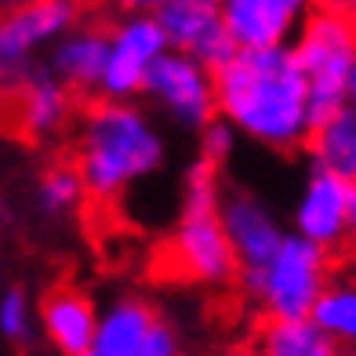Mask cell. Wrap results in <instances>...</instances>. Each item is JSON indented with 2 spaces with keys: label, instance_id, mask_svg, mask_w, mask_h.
<instances>
[{
  "label": "cell",
  "instance_id": "603a6c76",
  "mask_svg": "<svg viewBox=\"0 0 356 356\" xmlns=\"http://www.w3.org/2000/svg\"><path fill=\"white\" fill-rule=\"evenodd\" d=\"M142 356H186V349H182V334H178V327H175L171 320L160 323L156 338L149 342V349H145Z\"/></svg>",
  "mask_w": 356,
  "mask_h": 356
},
{
  "label": "cell",
  "instance_id": "f546056e",
  "mask_svg": "<svg viewBox=\"0 0 356 356\" xmlns=\"http://www.w3.org/2000/svg\"><path fill=\"white\" fill-rule=\"evenodd\" d=\"M0 291H4V258H0Z\"/></svg>",
  "mask_w": 356,
  "mask_h": 356
},
{
  "label": "cell",
  "instance_id": "4316f807",
  "mask_svg": "<svg viewBox=\"0 0 356 356\" xmlns=\"http://www.w3.org/2000/svg\"><path fill=\"white\" fill-rule=\"evenodd\" d=\"M346 106H349V109H356V66H353V73H349V88H346Z\"/></svg>",
  "mask_w": 356,
  "mask_h": 356
},
{
  "label": "cell",
  "instance_id": "d6986e66",
  "mask_svg": "<svg viewBox=\"0 0 356 356\" xmlns=\"http://www.w3.org/2000/svg\"><path fill=\"white\" fill-rule=\"evenodd\" d=\"M251 346L262 356H338L316 323L305 320H262L251 338Z\"/></svg>",
  "mask_w": 356,
  "mask_h": 356
},
{
  "label": "cell",
  "instance_id": "8fae6325",
  "mask_svg": "<svg viewBox=\"0 0 356 356\" xmlns=\"http://www.w3.org/2000/svg\"><path fill=\"white\" fill-rule=\"evenodd\" d=\"M323 0H222L225 26L236 47H291Z\"/></svg>",
  "mask_w": 356,
  "mask_h": 356
},
{
  "label": "cell",
  "instance_id": "d6a6232c",
  "mask_svg": "<svg viewBox=\"0 0 356 356\" xmlns=\"http://www.w3.org/2000/svg\"><path fill=\"white\" fill-rule=\"evenodd\" d=\"M353 251H356V248H353Z\"/></svg>",
  "mask_w": 356,
  "mask_h": 356
},
{
  "label": "cell",
  "instance_id": "5bb4252c",
  "mask_svg": "<svg viewBox=\"0 0 356 356\" xmlns=\"http://www.w3.org/2000/svg\"><path fill=\"white\" fill-rule=\"evenodd\" d=\"M156 19L168 33L171 51L193 55V58L207 62L211 70H218L236 51L229 26H225L222 0H168L156 11Z\"/></svg>",
  "mask_w": 356,
  "mask_h": 356
},
{
  "label": "cell",
  "instance_id": "8992f818",
  "mask_svg": "<svg viewBox=\"0 0 356 356\" xmlns=\"http://www.w3.org/2000/svg\"><path fill=\"white\" fill-rule=\"evenodd\" d=\"M291 51H295L298 66L305 73V84H309L316 124L323 117H331V113L346 109L349 73L356 66V22L320 8L295 37Z\"/></svg>",
  "mask_w": 356,
  "mask_h": 356
},
{
  "label": "cell",
  "instance_id": "52a82bcc",
  "mask_svg": "<svg viewBox=\"0 0 356 356\" xmlns=\"http://www.w3.org/2000/svg\"><path fill=\"white\" fill-rule=\"evenodd\" d=\"M142 102L175 131L200 135L204 127H211L218 120L215 70L193 55L168 51L153 66L149 80H145Z\"/></svg>",
  "mask_w": 356,
  "mask_h": 356
},
{
  "label": "cell",
  "instance_id": "ba28073f",
  "mask_svg": "<svg viewBox=\"0 0 356 356\" xmlns=\"http://www.w3.org/2000/svg\"><path fill=\"white\" fill-rule=\"evenodd\" d=\"M287 229L331 254L356 248V178L309 164L291 200Z\"/></svg>",
  "mask_w": 356,
  "mask_h": 356
},
{
  "label": "cell",
  "instance_id": "e0dca14e",
  "mask_svg": "<svg viewBox=\"0 0 356 356\" xmlns=\"http://www.w3.org/2000/svg\"><path fill=\"white\" fill-rule=\"evenodd\" d=\"M309 320L327 334V342L338 353L356 356V269L353 266L338 269L331 277V284L320 295Z\"/></svg>",
  "mask_w": 356,
  "mask_h": 356
},
{
  "label": "cell",
  "instance_id": "d4e9b609",
  "mask_svg": "<svg viewBox=\"0 0 356 356\" xmlns=\"http://www.w3.org/2000/svg\"><path fill=\"white\" fill-rule=\"evenodd\" d=\"M323 8L342 15V19H349V22H356V0H323Z\"/></svg>",
  "mask_w": 356,
  "mask_h": 356
},
{
  "label": "cell",
  "instance_id": "3957f363",
  "mask_svg": "<svg viewBox=\"0 0 356 356\" xmlns=\"http://www.w3.org/2000/svg\"><path fill=\"white\" fill-rule=\"evenodd\" d=\"M225 178L222 168L193 160L178 178V211L168 236V258L175 273L193 287L222 291L240 280V262L222 225Z\"/></svg>",
  "mask_w": 356,
  "mask_h": 356
},
{
  "label": "cell",
  "instance_id": "9a60e30c",
  "mask_svg": "<svg viewBox=\"0 0 356 356\" xmlns=\"http://www.w3.org/2000/svg\"><path fill=\"white\" fill-rule=\"evenodd\" d=\"M164 320L168 316L156 309L153 298L138 295V291H117L102 302L95 356H142Z\"/></svg>",
  "mask_w": 356,
  "mask_h": 356
},
{
  "label": "cell",
  "instance_id": "30bf717a",
  "mask_svg": "<svg viewBox=\"0 0 356 356\" xmlns=\"http://www.w3.org/2000/svg\"><path fill=\"white\" fill-rule=\"evenodd\" d=\"M222 225L240 262V273H254L258 266H266L291 236L287 222L277 215V207L248 186H225Z\"/></svg>",
  "mask_w": 356,
  "mask_h": 356
},
{
  "label": "cell",
  "instance_id": "9c48e42d",
  "mask_svg": "<svg viewBox=\"0 0 356 356\" xmlns=\"http://www.w3.org/2000/svg\"><path fill=\"white\" fill-rule=\"evenodd\" d=\"M171 51L168 33L156 15H135L124 11L109 26V58H106V76L99 99L113 102H142L145 80L153 66Z\"/></svg>",
  "mask_w": 356,
  "mask_h": 356
},
{
  "label": "cell",
  "instance_id": "44dd1931",
  "mask_svg": "<svg viewBox=\"0 0 356 356\" xmlns=\"http://www.w3.org/2000/svg\"><path fill=\"white\" fill-rule=\"evenodd\" d=\"M40 342V305L22 284H4L0 291V346L29 349Z\"/></svg>",
  "mask_w": 356,
  "mask_h": 356
},
{
  "label": "cell",
  "instance_id": "83f0119b",
  "mask_svg": "<svg viewBox=\"0 0 356 356\" xmlns=\"http://www.w3.org/2000/svg\"><path fill=\"white\" fill-rule=\"evenodd\" d=\"M0 222H11V200L4 189H0Z\"/></svg>",
  "mask_w": 356,
  "mask_h": 356
},
{
  "label": "cell",
  "instance_id": "f1b7e54d",
  "mask_svg": "<svg viewBox=\"0 0 356 356\" xmlns=\"http://www.w3.org/2000/svg\"><path fill=\"white\" fill-rule=\"evenodd\" d=\"M26 0H0V15H8V11H15V8H22Z\"/></svg>",
  "mask_w": 356,
  "mask_h": 356
},
{
  "label": "cell",
  "instance_id": "277c9868",
  "mask_svg": "<svg viewBox=\"0 0 356 356\" xmlns=\"http://www.w3.org/2000/svg\"><path fill=\"white\" fill-rule=\"evenodd\" d=\"M334 254L291 233L254 273H240V295L262 320H305L334 277Z\"/></svg>",
  "mask_w": 356,
  "mask_h": 356
},
{
  "label": "cell",
  "instance_id": "484cf974",
  "mask_svg": "<svg viewBox=\"0 0 356 356\" xmlns=\"http://www.w3.org/2000/svg\"><path fill=\"white\" fill-rule=\"evenodd\" d=\"M218 356H262V353H258L251 342H236V346H225Z\"/></svg>",
  "mask_w": 356,
  "mask_h": 356
},
{
  "label": "cell",
  "instance_id": "1f68e13d",
  "mask_svg": "<svg viewBox=\"0 0 356 356\" xmlns=\"http://www.w3.org/2000/svg\"><path fill=\"white\" fill-rule=\"evenodd\" d=\"M338 356H346V353H338Z\"/></svg>",
  "mask_w": 356,
  "mask_h": 356
},
{
  "label": "cell",
  "instance_id": "ac0fdd59",
  "mask_svg": "<svg viewBox=\"0 0 356 356\" xmlns=\"http://www.w3.org/2000/svg\"><path fill=\"white\" fill-rule=\"evenodd\" d=\"M313 168H327L346 178H356V109H338L316 124V131L305 145Z\"/></svg>",
  "mask_w": 356,
  "mask_h": 356
},
{
  "label": "cell",
  "instance_id": "7402d4cb",
  "mask_svg": "<svg viewBox=\"0 0 356 356\" xmlns=\"http://www.w3.org/2000/svg\"><path fill=\"white\" fill-rule=\"evenodd\" d=\"M197 142H200V153H197V156L207 160V164H215V168H222L225 160L236 153L240 135H236L225 120H215L211 127H204V131L197 135Z\"/></svg>",
  "mask_w": 356,
  "mask_h": 356
},
{
  "label": "cell",
  "instance_id": "4dcf8cb0",
  "mask_svg": "<svg viewBox=\"0 0 356 356\" xmlns=\"http://www.w3.org/2000/svg\"><path fill=\"white\" fill-rule=\"evenodd\" d=\"M186 356H204V353H186Z\"/></svg>",
  "mask_w": 356,
  "mask_h": 356
},
{
  "label": "cell",
  "instance_id": "7c38bea8",
  "mask_svg": "<svg viewBox=\"0 0 356 356\" xmlns=\"http://www.w3.org/2000/svg\"><path fill=\"white\" fill-rule=\"evenodd\" d=\"M40 305V342L51 356H91L99 338L102 302L76 284H55L37 298Z\"/></svg>",
  "mask_w": 356,
  "mask_h": 356
},
{
  "label": "cell",
  "instance_id": "7a4b0ae2",
  "mask_svg": "<svg viewBox=\"0 0 356 356\" xmlns=\"http://www.w3.org/2000/svg\"><path fill=\"white\" fill-rule=\"evenodd\" d=\"M171 156L164 120L145 102L95 99L73 127V168L84 178L88 200L120 204L127 193L164 171Z\"/></svg>",
  "mask_w": 356,
  "mask_h": 356
},
{
  "label": "cell",
  "instance_id": "6da1fadb",
  "mask_svg": "<svg viewBox=\"0 0 356 356\" xmlns=\"http://www.w3.org/2000/svg\"><path fill=\"white\" fill-rule=\"evenodd\" d=\"M218 120L266 153H298L316 131V109L291 47L236 51L215 70Z\"/></svg>",
  "mask_w": 356,
  "mask_h": 356
},
{
  "label": "cell",
  "instance_id": "5b68a950",
  "mask_svg": "<svg viewBox=\"0 0 356 356\" xmlns=\"http://www.w3.org/2000/svg\"><path fill=\"white\" fill-rule=\"evenodd\" d=\"M80 0H26L0 15V91L15 88L44 70L51 47L80 26Z\"/></svg>",
  "mask_w": 356,
  "mask_h": 356
},
{
  "label": "cell",
  "instance_id": "ffe728a7",
  "mask_svg": "<svg viewBox=\"0 0 356 356\" xmlns=\"http://www.w3.org/2000/svg\"><path fill=\"white\" fill-rule=\"evenodd\" d=\"M88 200V189H84V178L80 171L70 164H47L37 178H33V207L44 222H66L73 218Z\"/></svg>",
  "mask_w": 356,
  "mask_h": 356
},
{
  "label": "cell",
  "instance_id": "836d02e7",
  "mask_svg": "<svg viewBox=\"0 0 356 356\" xmlns=\"http://www.w3.org/2000/svg\"><path fill=\"white\" fill-rule=\"evenodd\" d=\"M91 356H95V353H91Z\"/></svg>",
  "mask_w": 356,
  "mask_h": 356
},
{
  "label": "cell",
  "instance_id": "cb8c5ba5",
  "mask_svg": "<svg viewBox=\"0 0 356 356\" xmlns=\"http://www.w3.org/2000/svg\"><path fill=\"white\" fill-rule=\"evenodd\" d=\"M164 4H168V0H120V8L135 11V15H156Z\"/></svg>",
  "mask_w": 356,
  "mask_h": 356
},
{
  "label": "cell",
  "instance_id": "2e32d148",
  "mask_svg": "<svg viewBox=\"0 0 356 356\" xmlns=\"http://www.w3.org/2000/svg\"><path fill=\"white\" fill-rule=\"evenodd\" d=\"M106 58H109V29L95 26V22H80L62 37L51 55H47L44 70L55 73L76 99L80 95H95L102 91V76H106Z\"/></svg>",
  "mask_w": 356,
  "mask_h": 356
},
{
  "label": "cell",
  "instance_id": "4fadbf2b",
  "mask_svg": "<svg viewBox=\"0 0 356 356\" xmlns=\"http://www.w3.org/2000/svg\"><path fill=\"white\" fill-rule=\"evenodd\" d=\"M8 113L15 131L29 142H55L76 127V95L55 73L37 70L8 95Z\"/></svg>",
  "mask_w": 356,
  "mask_h": 356
}]
</instances>
